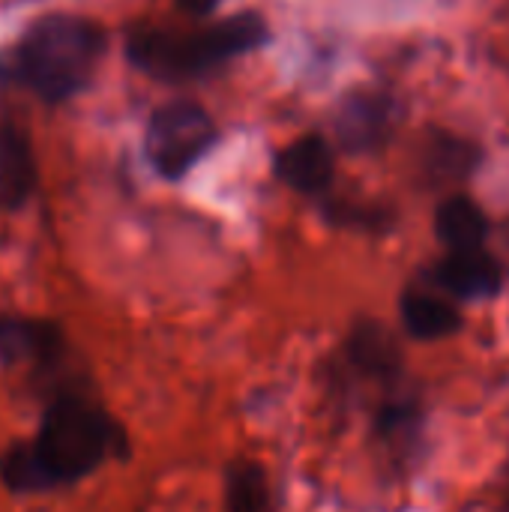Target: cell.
<instances>
[{"label": "cell", "instance_id": "7c38bea8", "mask_svg": "<svg viewBox=\"0 0 509 512\" xmlns=\"http://www.w3.org/2000/svg\"><path fill=\"white\" fill-rule=\"evenodd\" d=\"M351 357L360 372L375 378H393L402 366V351L396 339L381 324H360L351 339Z\"/></svg>", "mask_w": 509, "mask_h": 512}, {"label": "cell", "instance_id": "7a4b0ae2", "mask_svg": "<svg viewBox=\"0 0 509 512\" xmlns=\"http://www.w3.org/2000/svg\"><path fill=\"white\" fill-rule=\"evenodd\" d=\"M105 51V33L78 15L36 18L0 60V75L57 105L81 93Z\"/></svg>", "mask_w": 509, "mask_h": 512}, {"label": "cell", "instance_id": "52a82bcc", "mask_svg": "<svg viewBox=\"0 0 509 512\" xmlns=\"http://www.w3.org/2000/svg\"><path fill=\"white\" fill-rule=\"evenodd\" d=\"M435 279L456 297L477 300V297H495L501 291V264L483 252V249H468V252H453L444 258L435 270Z\"/></svg>", "mask_w": 509, "mask_h": 512}, {"label": "cell", "instance_id": "4fadbf2b", "mask_svg": "<svg viewBox=\"0 0 509 512\" xmlns=\"http://www.w3.org/2000/svg\"><path fill=\"white\" fill-rule=\"evenodd\" d=\"M480 153L474 144L456 138V135H435L429 138L426 144V153H423V168L432 180L438 183H447V180H462L471 174V168L477 165Z\"/></svg>", "mask_w": 509, "mask_h": 512}, {"label": "cell", "instance_id": "5bb4252c", "mask_svg": "<svg viewBox=\"0 0 509 512\" xmlns=\"http://www.w3.org/2000/svg\"><path fill=\"white\" fill-rule=\"evenodd\" d=\"M228 510L231 512H267L270 492L264 471L252 462H240L228 474Z\"/></svg>", "mask_w": 509, "mask_h": 512}, {"label": "cell", "instance_id": "8fae6325", "mask_svg": "<svg viewBox=\"0 0 509 512\" xmlns=\"http://www.w3.org/2000/svg\"><path fill=\"white\" fill-rule=\"evenodd\" d=\"M402 321L417 339H447L462 330V315L441 297L411 291L402 297Z\"/></svg>", "mask_w": 509, "mask_h": 512}, {"label": "cell", "instance_id": "6da1fadb", "mask_svg": "<svg viewBox=\"0 0 509 512\" xmlns=\"http://www.w3.org/2000/svg\"><path fill=\"white\" fill-rule=\"evenodd\" d=\"M123 450V429L99 405L63 393L45 408L36 441L12 444L0 456V480L15 495H42L84 480Z\"/></svg>", "mask_w": 509, "mask_h": 512}, {"label": "cell", "instance_id": "8992f818", "mask_svg": "<svg viewBox=\"0 0 509 512\" xmlns=\"http://www.w3.org/2000/svg\"><path fill=\"white\" fill-rule=\"evenodd\" d=\"M393 102L381 93H360L339 111L336 129L348 150H372L387 141L393 129Z\"/></svg>", "mask_w": 509, "mask_h": 512}, {"label": "cell", "instance_id": "277c9868", "mask_svg": "<svg viewBox=\"0 0 509 512\" xmlns=\"http://www.w3.org/2000/svg\"><path fill=\"white\" fill-rule=\"evenodd\" d=\"M213 141H216V129L201 105L171 102L153 114L144 138V150L150 165L162 177L177 180L213 147Z\"/></svg>", "mask_w": 509, "mask_h": 512}, {"label": "cell", "instance_id": "9c48e42d", "mask_svg": "<svg viewBox=\"0 0 509 512\" xmlns=\"http://www.w3.org/2000/svg\"><path fill=\"white\" fill-rule=\"evenodd\" d=\"M276 171L297 192H321L333 180V150L321 135H306L279 153Z\"/></svg>", "mask_w": 509, "mask_h": 512}, {"label": "cell", "instance_id": "5b68a950", "mask_svg": "<svg viewBox=\"0 0 509 512\" xmlns=\"http://www.w3.org/2000/svg\"><path fill=\"white\" fill-rule=\"evenodd\" d=\"M63 354V330L45 318L0 315V366H48Z\"/></svg>", "mask_w": 509, "mask_h": 512}, {"label": "cell", "instance_id": "3957f363", "mask_svg": "<svg viewBox=\"0 0 509 512\" xmlns=\"http://www.w3.org/2000/svg\"><path fill=\"white\" fill-rule=\"evenodd\" d=\"M267 39V27L255 12L231 15L198 33H165V30H138L129 36V60L162 81H186L210 72L213 66L258 48Z\"/></svg>", "mask_w": 509, "mask_h": 512}, {"label": "cell", "instance_id": "ba28073f", "mask_svg": "<svg viewBox=\"0 0 509 512\" xmlns=\"http://www.w3.org/2000/svg\"><path fill=\"white\" fill-rule=\"evenodd\" d=\"M36 189V159L27 135L0 123V207L18 210Z\"/></svg>", "mask_w": 509, "mask_h": 512}, {"label": "cell", "instance_id": "2e32d148", "mask_svg": "<svg viewBox=\"0 0 509 512\" xmlns=\"http://www.w3.org/2000/svg\"><path fill=\"white\" fill-rule=\"evenodd\" d=\"M504 512H509V486H507V498H504Z\"/></svg>", "mask_w": 509, "mask_h": 512}, {"label": "cell", "instance_id": "9a60e30c", "mask_svg": "<svg viewBox=\"0 0 509 512\" xmlns=\"http://www.w3.org/2000/svg\"><path fill=\"white\" fill-rule=\"evenodd\" d=\"M177 3H180V9H186L189 15H198V18H201V15H210V12L216 9L219 0H177Z\"/></svg>", "mask_w": 509, "mask_h": 512}, {"label": "cell", "instance_id": "30bf717a", "mask_svg": "<svg viewBox=\"0 0 509 512\" xmlns=\"http://www.w3.org/2000/svg\"><path fill=\"white\" fill-rule=\"evenodd\" d=\"M438 237L453 249V252H468V249H483V240L489 237V219L486 213L465 195H456L438 207L435 216Z\"/></svg>", "mask_w": 509, "mask_h": 512}]
</instances>
